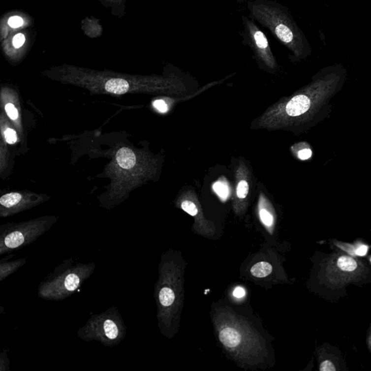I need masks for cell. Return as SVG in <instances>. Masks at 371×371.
<instances>
[{
  "mask_svg": "<svg viewBox=\"0 0 371 371\" xmlns=\"http://www.w3.org/2000/svg\"><path fill=\"white\" fill-rule=\"evenodd\" d=\"M5 111L10 119L16 120L18 118V112L15 105L8 103L5 105Z\"/></svg>",
  "mask_w": 371,
  "mask_h": 371,
  "instance_id": "cell-20",
  "label": "cell"
},
{
  "mask_svg": "<svg viewBox=\"0 0 371 371\" xmlns=\"http://www.w3.org/2000/svg\"><path fill=\"white\" fill-rule=\"evenodd\" d=\"M272 271V265L268 262L262 261L253 265L250 273L255 278H263L269 276Z\"/></svg>",
  "mask_w": 371,
  "mask_h": 371,
  "instance_id": "cell-12",
  "label": "cell"
},
{
  "mask_svg": "<svg viewBox=\"0 0 371 371\" xmlns=\"http://www.w3.org/2000/svg\"><path fill=\"white\" fill-rule=\"evenodd\" d=\"M367 252L368 247L366 246V245H361L360 247L356 249L355 253H356L357 255L364 256L366 255Z\"/></svg>",
  "mask_w": 371,
  "mask_h": 371,
  "instance_id": "cell-27",
  "label": "cell"
},
{
  "mask_svg": "<svg viewBox=\"0 0 371 371\" xmlns=\"http://www.w3.org/2000/svg\"><path fill=\"white\" fill-rule=\"evenodd\" d=\"M56 221L54 217H45L0 228V255L19 250L36 242L50 230Z\"/></svg>",
  "mask_w": 371,
  "mask_h": 371,
  "instance_id": "cell-4",
  "label": "cell"
},
{
  "mask_svg": "<svg viewBox=\"0 0 371 371\" xmlns=\"http://www.w3.org/2000/svg\"><path fill=\"white\" fill-rule=\"evenodd\" d=\"M154 107L161 113H166L168 111V105L163 100H156L153 103Z\"/></svg>",
  "mask_w": 371,
  "mask_h": 371,
  "instance_id": "cell-23",
  "label": "cell"
},
{
  "mask_svg": "<svg viewBox=\"0 0 371 371\" xmlns=\"http://www.w3.org/2000/svg\"><path fill=\"white\" fill-rule=\"evenodd\" d=\"M24 24L22 18L18 16H14L10 18L8 21V24L12 28H18L21 27Z\"/></svg>",
  "mask_w": 371,
  "mask_h": 371,
  "instance_id": "cell-22",
  "label": "cell"
},
{
  "mask_svg": "<svg viewBox=\"0 0 371 371\" xmlns=\"http://www.w3.org/2000/svg\"><path fill=\"white\" fill-rule=\"evenodd\" d=\"M182 208L186 213L191 216H197V213H198L197 206H196L195 204L193 203L191 201L186 200L182 202Z\"/></svg>",
  "mask_w": 371,
  "mask_h": 371,
  "instance_id": "cell-16",
  "label": "cell"
},
{
  "mask_svg": "<svg viewBox=\"0 0 371 371\" xmlns=\"http://www.w3.org/2000/svg\"><path fill=\"white\" fill-rule=\"evenodd\" d=\"M126 334V326L116 306L93 315L77 332L78 337L81 340L87 342L98 341L107 347H113L122 342Z\"/></svg>",
  "mask_w": 371,
  "mask_h": 371,
  "instance_id": "cell-3",
  "label": "cell"
},
{
  "mask_svg": "<svg viewBox=\"0 0 371 371\" xmlns=\"http://www.w3.org/2000/svg\"><path fill=\"white\" fill-rule=\"evenodd\" d=\"M320 370L321 371H335L336 368L334 364L329 360H326L320 365Z\"/></svg>",
  "mask_w": 371,
  "mask_h": 371,
  "instance_id": "cell-25",
  "label": "cell"
},
{
  "mask_svg": "<svg viewBox=\"0 0 371 371\" xmlns=\"http://www.w3.org/2000/svg\"><path fill=\"white\" fill-rule=\"evenodd\" d=\"M249 191V186L246 181H241L237 186V196L239 198L245 199Z\"/></svg>",
  "mask_w": 371,
  "mask_h": 371,
  "instance_id": "cell-17",
  "label": "cell"
},
{
  "mask_svg": "<svg viewBox=\"0 0 371 371\" xmlns=\"http://www.w3.org/2000/svg\"><path fill=\"white\" fill-rule=\"evenodd\" d=\"M219 340L225 347L236 349L242 345V335L237 328L227 326L222 328L219 332Z\"/></svg>",
  "mask_w": 371,
  "mask_h": 371,
  "instance_id": "cell-6",
  "label": "cell"
},
{
  "mask_svg": "<svg viewBox=\"0 0 371 371\" xmlns=\"http://www.w3.org/2000/svg\"><path fill=\"white\" fill-rule=\"evenodd\" d=\"M312 154V150L310 149H304L299 152L298 157L302 160H305V159L310 158Z\"/></svg>",
  "mask_w": 371,
  "mask_h": 371,
  "instance_id": "cell-24",
  "label": "cell"
},
{
  "mask_svg": "<svg viewBox=\"0 0 371 371\" xmlns=\"http://www.w3.org/2000/svg\"><path fill=\"white\" fill-rule=\"evenodd\" d=\"M5 140L10 145L15 144L17 141V133L12 128H7L4 131Z\"/></svg>",
  "mask_w": 371,
  "mask_h": 371,
  "instance_id": "cell-19",
  "label": "cell"
},
{
  "mask_svg": "<svg viewBox=\"0 0 371 371\" xmlns=\"http://www.w3.org/2000/svg\"><path fill=\"white\" fill-rule=\"evenodd\" d=\"M95 268L93 262L73 265L72 257L63 260L40 283L38 297L48 301H62L82 286Z\"/></svg>",
  "mask_w": 371,
  "mask_h": 371,
  "instance_id": "cell-2",
  "label": "cell"
},
{
  "mask_svg": "<svg viewBox=\"0 0 371 371\" xmlns=\"http://www.w3.org/2000/svg\"><path fill=\"white\" fill-rule=\"evenodd\" d=\"M213 189L216 191V194L223 200H225V199L228 198V194H229V189H228V187L226 184L223 183V182H216L213 185Z\"/></svg>",
  "mask_w": 371,
  "mask_h": 371,
  "instance_id": "cell-15",
  "label": "cell"
},
{
  "mask_svg": "<svg viewBox=\"0 0 371 371\" xmlns=\"http://www.w3.org/2000/svg\"><path fill=\"white\" fill-rule=\"evenodd\" d=\"M116 159L120 167L124 169H131L136 164V156L131 149L123 147L116 154Z\"/></svg>",
  "mask_w": 371,
  "mask_h": 371,
  "instance_id": "cell-9",
  "label": "cell"
},
{
  "mask_svg": "<svg viewBox=\"0 0 371 371\" xmlns=\"http://www.w3.org/2000/svg\"><path fill=\"white\" fill-rule=\"evenodd\" d=\"M105 88L108 93H116V94H124L128 91L129 85L125 80L113 79L107 81Z\"/></svg>",
  "mask_w": 371,
  "mask_h": 371,
  "instance_id": "cell-10",
  "label": "cell"
},
{
  "mask_svg": "<svg viewBox=\"0 0 371 371\" xmlns=\"http://www.w3.org/2000/svg\"><path fill=\"white\" fill-rule=\"evenodd\" d=\"M311 105L310 99L306 95H298L293 97L286 107V111L292 117L301 116L306 113Z\"/></svg>",
  "mask_w": 371,
  "mask_h": 371,
  "instance_id": "cell-8",
  "label": "cell"
},
{
  "mask_svg": "<svg viewBox=\"0 0 371 371\" xmlns=\"http://www.w3.org/2000/svg\"><path fill=\"white\" fill-rule=\"evenodd\" d=\"M251 19L258 21L292 53L295 60L305 59L312 47L288 9L273 0H252L247 4Z\"/></svg>",
  "mask_w": 371,
  "mask_h": 371,
  "instance_id": "cell-1",
  "label": "cell"
},
{
  "mask_svg": "<svg viewBox=\"0 0 371 371\" xmlns=\"http://www.w3.org/2000/svg\"><path fill=\"white\" fill-rule=\"evenodd\" d=\"M8 350H3L0 354V371H9Z\"/></svg>",
  "mask_w": 371,
  "mask_h": 371,
  "instance_id": "cell-18",
  "label": "cell"
},
{
  "mask_svg": "<svg viewBox=\"0 0 371 371\" xmlns=\"http://www.w3.org/2000/svg\"><path fill=\"white\" fill-rule=\"evenodd\" d=\"M15 256V254L6 256L0 260V281H3L14 273L18 271L21 267L27 263V258H20L15 260H9Z\"/></svg>",
  "mask_w": 371,
  "mask_h": 371,
  "instance_id": "cell-7",
  "label": "cell"
},
{
  "mask_svg": "<svg viewBox=\"0 0 371 371\" xmlns=\"http://www.w3.org/2000/svg\"><path fill=\"white\" fill-rule=\"evenodd\" d=\"M339 268L342 271L351 272L357 268V263L352 257L348 256H341L337 260Z\"/></svg>",
  "mask_w": 371,
  "mask_h": 371,
  "instance_id": "cell-13",
  "label": "cell"
},
{
  "mask_svg": "<svg viewBox=\"0 0 371 371\" xmlns=\"http://www.w3.org/2000/svg\"><path fill=\"white\" fill-rule=\"evenodd\" d=\"M260 217L262 223L268 228H271L274 225V217L268 210L261 208L260 210Z\"/></svg>",
  "mask_w": 371,
  "mask_h": 371,
  "instance_id": "cell-14",
  "label": "cell"
},
{
  "mask_svg": "<svg viewBox=\"0 0 371 371\" xmlns=\"http://www.w3.org/2000/svg\"><path fill=\"white\" fill-rule=\"evenodd\" d=\"M244 31L241 33L243 44L252 50L259 61L270 67L275 65V58L271 51L269 41L264 32L251 18L242 16Z\"/></svg>",
  "mask_w": 371,
  "mask_h": 371,
  "instance_id": "cell-5",
  "label": "cell"
},
{
  "mask_svg": "<svg viewBox=\"0 0 371 371\" xmlns=\"http://www.w3.org/2000/svg\"><path fill=\"white\" fill-rule=\"evenodd\" d=\"M24 42H25V36L22 33H18V34L14 36L13 43L15 48H19V47H22Z\"/></svg>",
  "mask_w": 371,
  "mask_h": 371,
  "instance_id": "cell-21",
  "label": "cell"
},
{
  "mask_svg": "<svg viewBox=\"0 0 371 371\" xmlns=\"http://www.w3.org/2000/svg\"><path fill=\"white\" fill-rule=\"evenodd\" d=\"M23 197L19 193H9L0 198V204L4 209L12 210L19 208ZM3 213V212H2Z\"/></svg>",
  "mask_w": 371,
  "mask_h": 371,
  "instance_id": "cell-11",
  "label": "cell"
},
{
  "mask_svg": "<svg viewBox=\"0 0 371 371\" xmlns=\"http://www.w3.org/2000/svg\"><path fill=\"white\" fill-rule=\"evenodd\" d=\"M233 295L237 299L243 298L246 295V291L242 286H237L233 292Z\"/></svg>",
  "mask_w": 371,
  "mask_h": 371,
  "instance_id": "cell-26",
  "label": "cell"
},
{
  "mask_svg": "<svg viewBox=\"0 0 371 371\" xmlns=\"http://www.w3.org/2000/svg\"></svg>",
  "mask_w": 371,
  "mask_h": 371,
  "instance_id": "cell-28",
  "label": "cell"
}]
</instances>
